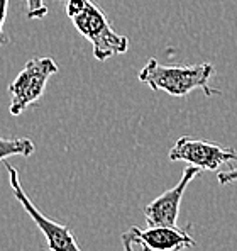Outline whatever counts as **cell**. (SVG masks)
I'll return each instance as SVG.
<instances>
[{"label": "cell", "instance_id": "cell-1", "mask_svg": "<svg viewBox=\"0 0 237 251\" xmlns=\"http://www.w3.org/2000/svg\"><path fill=\"white\" fill-rule=\"evenodd\" d=\"M66 16L76 31L92 43L95 60L105 61L129 50V39L116 32L105 12L92 0H68Z\"/></svg>", "mask_w": 237, "mask_h": 251}, {"label": "cell", "instance_id": "cell-2", "mask_svg": "<svg viewBox=\"0 0 237 251\" xmlns=\"http://www.w3.org/2000/svg\"><path fill=\"white\" fill-rule=\"evenodd\" d=\"M212 75L213 66L210 63L168 66L151 58L139 72V80L153 90H163L171 97H185L197 88L203 90L207 97H212L220 94V90L209 85Z\"/></svg>", "mask_w": 237, "mask_h": 251}, {"label": "cell", "instance_id": "cell-3", "mask_svg": "<svg viewBox=\"0 0 237 251\" xmlns=\"http://www.w3.org/2000/svg\"><path fill=\"white\" fill-rule=\"evenodd\" d=\"M58 73V65L53 58L39 56L25 63L19 75L9 85L12 116H21L27 107L36 105L46 90L47 80Z\"/></svg>", "mask_w": 237, "mask_h": 251}, {"label": "cell", "instance_id": "cell-4", "mask_svg": "<svg viewBox=\"0 0 237 251\" xmlns=\"http://www.w3.org/2000/svg\"><path fill=\"white\" fill-rule=\"evenodd\" d=\"M5 168H7V172H9V183H10V188H12L14 197L19 201L22 209L31 216L34 224L44 234V238H46V241H47V250L49 251H81L78 241H76V238L73 236V232L68 226L59 224L56 221L46 217L34 204H32V201L29 199V195L25 194L24 188L21 185L19 172L10 163H7V160H5Z\"/></svg>", "mask_w": 237, "mask_h": 251}, {"label": "cell", "instance_id": "cell-5", "mask_svg": "<svg viewBox=\"0 0 237 251\" xmlns=\"http://www.w3.org/2000/svg\"><path fill=\"white\" fill-rule=\"evenodd\" d=\"M169 160L187 161L188 165H193L200 170L215 172L229 161H237V153L234 148H224L215 143L181 136L169 150Z\"/></svg>", "mask_w": 237, "mask_h": 251}, {"label": "cell", "instance_id": "cell-6", "mask_svg": "<svg viewBox=\"0 0 237 251\" xmlns=\"http://www.w3.org/2000/svg\"><path fill=\"white\" fill-rule=\"evenodd\" d=\"M188 231L190 226H149L147 229L132 226L122 238L129 239L132 245H139L142 251H183L197 245Z\"/></svg>", "mask_w": 237, "mask_h": 251}, {"label": "cell", "instance_id": "cell-7", "mask_svg": "<svg viewBox=\"0 0 237 251\" xmlns=\"http://www.w3.org/2000/svg\"><path fill=\"white\" fill-rule=\"evenodd\" d=\"M200 173V168L188 165L181 175L180 182L173 188L163 192L159 197L144 207V216H146L147 226H176L178 214H180V204L187 187L190 182Z\"/></svg>", "mask_w": 237, "mask_h": 251}, {"label": "cell", "instance_id": "cell-8", "mask_svg": "<svg viewBox=\"0 0 237 251\" xmlns=\"http://www.w3.org/2000/svg\"><path fill=\"white\" fill-rule=\"evenodd\" d=\"M36 146L29 138H2L0 136V161L10 156H31Z\"/></svg>", "mask_w": 237, "mask_h": 251}, {"label": "cell", "instance_id": "cell-9", "mask_svg": "<svg viewBox=\"0 0 237 251\" xmlns=\"http://www.w3.org/2000/svg\"><path fill=\"white\" fill-rule=\"evenodd\" d=\"M25 12L27 19H43L47 14V7L44 0H25Z\"/></svg>", "mask_w": 237, "mask_h": 251}, {"label": "cell", "instance_id": "cell-10", "mask_svg": "<svg viewBox=\"0 0 237 251\" xmlns=\"http://www.w3.org/2000/svg\"><path fill=\"white\" fill-rule=\"evenodd\" d=\"M7 9H9V0H0V46H7L10 43V38L3 31V24L7 19Z\"/></svg>", "mask_w": 237, "mask_h": 251}, {"label": "cell", "instance_id": "cell-11", "mask_svg": "<svg viewBox=\"0 0 237 251\" xmlns=\"http://www.w3.org/2000/svg\"><path fill=\"white\" fill-rule=\"evenodd\" d=\"M217 180L220 185H227V183L237 182V167L232 170H227V172H220L217 175Z\"/></svg>", "mask_w": 237, "mask_h": 251}, {"label": "cell", "instance_id": "cell-12", "mask_svg": "<svg viewBox=\"0 0 237 251\" xmlns=\"http://www.w3.org/2000/svg\"><path fill=\"white\" fill-rule=\"evenodd\" d=\"M122 245H124V251H134V248H132V243L129 241V239L122 238Z\"/></svg>", "mask_w": 237, "mask_h": 251}]
</instances>
